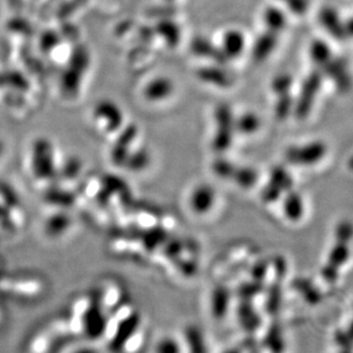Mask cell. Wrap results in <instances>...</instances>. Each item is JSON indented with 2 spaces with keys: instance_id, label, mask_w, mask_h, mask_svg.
I'll return each mask as SVG.
<instances>
[{
  "instance_id": "37",
  "label": "cell",
  "mask_w": 353,
  "mask_h": 353,
  "mask_svg": "<svg viewBox=\"0 0 353 353\" xmlns=\"http://www.w3.org/2000/svg\"><path fill=\"white\" fill-rule=\"evenodd\" d=\"M296 289L302 293V295L304 296V299L308 302L312 303V304L319 302L320 299H321L320 293L313 287L312 284L310 282H306V280L299 279V280L296 282Z\"/></svg>"
},
{
  "instance_id": "43",
  "label": "cell",
  "mask_w": 353,
  "mask_h": 353,
  "mask_svg": "<svg viewBox=\"0 0 353 353\" xmlns=\"http://www.w3.org/2000/svg\"><path fill=\"white\" fill-rule=\"evenodd\" d=\"M269 264L265 261H260L251 269V278L256 282H263L268 273Z\"/></svg>"
},
{
  "instance_id": "41",
  "label": "cell",
  "mask_w": 353,
  "mask_h": 353,
  "mask_svg": "<svg viewBox=\"0 0 353 353\" xmlns=\"http://www.w3.org/2000/svg\"><path fill=\"white\" fill-rule=\"evenodd\" d=\"M183 251V244L179 240H170L168 244H166V247L163 249V254L166 255L167 258L170 260H177L180 256L181 253Z\"/></svg>"
},
{
  "instance_id": "48",
  "label": "cell",
  "mask_w": 353,
  "mask_h": 353,
  "mask_svg": "<svg viewBox=\"0 0 353 353\" xmlns=\"http://www.w3.org/2000/svg\"><path fill=\"white\" fill-rule=\"evenodd\" d=\"M166 1H168V3H172V1H174V0H166Z\"/></svg>"
},
{
  "instance_id": "23",
  "label": "cell",
  "mask_w": 353,
  "mask_h": 353,
  "mask_svg": "<svg viewBox=\"0 0 353 353\" xmlns=\"http://www.w3.org/2000/svg\"><path fill=\"white\" fill-rule=\"evenodd\" d=\"M155 34L163 38L167 46L170 48L176 47L181 41V27L176 22L170 19H161L157 22L153 27Z\"/></svg>"
},
{
  "instance_id": "14",
  "label": "cell",
  "mask_w": 353,
  "mask_h": 353,
  "mask_svg": "<svg viewBox=\"0 0 353 353\" xmlns=\"http://www.w3.org/2000/svg\"><path fill=\"white\" fill-rule=\"evenodd\" d=\"M318 20L320 25L337 41H343L348 37L345 23L341 20L340 14L333 7H323L318 14Z\"/></svg>"
},
{
  "instance_id": "31",
  "label": "cell",
  "mask_w": 353,
  "mask_h": 353,
  "mask_svg": "<svg viewBox=\"0 0 353 353\" xmlns=\"http://www.w3.org/2000/svg\"><path fill=\"white\" fill-rule=\"evenodd\" d=\"M150 165V155L146 149L130 151L129 156L126 159L125 165L127 170L130 172H142Z\"/></svg>"
},
{
  "instance_id": "29",
  "label": "cell",
  "mask_w": 353,
  "mask_h": 353,
  "mask_svg": "<svg viewBox=\"0 0 353 353\" xmlns=\"http://www.w3.org/2000/svg\"><path fill=\"white\" fill-rule=\"evenodd\" d=\"M260 127H261V120L255 113H242L239 118L235 119V129L242 135H251L258 132Z\"/></svg>"
},
{
  "instance_id": "6",
  "label": "cell",
  "mask_w": 353,
  "mask_h": 353,
  "mask_svg": "<svg viewBox=\"0 0 353 353\" xmlns=\"http://www.w3.org/2000/svg\"><path fill=\"white\" fill-rule=\"evenodd\" d=\"M327 146L321 141H313L303 146H292L286 150V160L294 166H313L326 156Z\"/></svg>"
},
{
  "instance_id": "40",
  "label": "cell",
  "mask_w": 353,
  "mask_h": 353,
  "mask_svg": "<svg viewBox=\"0 0 353 353\" xmlns=\"http://www.w3.org/2000/svg\"><path fill=\"white\" fill-rule=\"evenodd\" d=\"M293 14L303 15L309 10L310 0H280Z\"/></svg>"
},
{
  "instance_id": "39",
  "label": "cell",
  "mask_w": 353,
  "mask_h": 353,
  "mask_svg": "<svg viewBox=\"0 0 353 353\" xmlns=\"http://www.w3.org/2000/svg\"><path fill=\"white\" fill-rule=\"evenodd\" d=\"M266 343L272 350L282 351L284 349V341H282V330L277 326L270 328L266 335Z\"/></svg>"
},
{
  "instance_id": "18",
  "label": "cell",
  "mask_w": 353,
  "mask_h": 353,
  "mask_svg": "<svg viewBox=\"0 0 353 353\" xmlns=\"http://www.w3.org/2000/svg\"><path fill=\"white\" fill-rule=\"evenodd\" d=\"M277 34H278L268 30L258 36L251 49V58L255 62L261 63L265 58H269V55L271 54L272 52L275 51L278 43Z\"/></svg>"
},
{
  "instance_id": "45",
  "label": "cell",
  "mask_w": 353,
  "mask_h": 353,
  "mask_svg": "<svg viewBox=\"0 0 353 353\" xmlns=\"http://www.w3.org/2000/svg\"><path fill=\"white\" fill-rule=\"evenodd\" d=\"M349 335L350 334H345L343 330H337L335 337H334L337 345L345 351H351V339Z\"/></svg>"
},
{
  "instance_id": "25",
  "label": "cell",
  "mask_w": 353,
  "mask_h": 353,
  "mask_svg": "<svg viewBox=\"0 0 353 353\" xmlns=\"http://www.w3.org/2000/svg\"><path fill=\"white\" fill-rule=\"evenodd\" d=\"M263 21H264L268 30L272 31L275 34L282 32L285 29L286 25H287L286 14L279 7H266L264 10V13H263Z\"/></svg>"
},
{
  "instance_id": "32",
  "label": "cell",
  "mask_w": 353,
  "mask_h": 353,
  "mask_svg": "<svg viewBox=\"0 0 353 353\" xmlns=\"http://www.w3.org/2000/svg\"><path fill=\"white\" fill-rule=\"evenodd\" d=\"M278 96L275 102V113L279 120H286L289 115L294 111V103L295 100L293 99L291 93H286Z\"/></svg>"
},
{
  "instance_id": "42",
  "label": "cell",
  "mask_w": 353,
  "mask_h": 353,
  "mask_svg": "<svg viewBox=\"0 0 353 353\" xmlns=\"http://www.w3.org/2000/svg\"><path fill=\"white\" fill-rule=\"evenodd\" d=\"M352 227L349 221H342L337 228V240L344 241L350 244Z\"/></svg>"
},
{
  "instance_id": "16",
  "label": "cell",
  "mask_w": 353,
  "mask_h": 353,
  "mask_svg": "<svg viewBox=\"0 0 353 353\" xmlns=\"http://www.w3.org/2000/svg\"><path fill=\"white\" fill-rule=\"evenodd\" d=\"M197 76L199 80L218 86L221 89H228L234 84V77L227 70L218 65H207L198 69Z\"/></svg>"
},
{
  "instance_id": "21",
  "label": "cell",
  "mask_w": 353,
  "mask_h": 353,
  "mask_svg": "<svg viewBox=\"0 0 353 353\" xmlns=\"http://www.w3.org/2000/svg\"><path fill=\"white\" fill-rule=\"evenodd\" d=\"M244 46H246V39L241 31L235 30V29L227 31L222 38L221 49L228 60L239 58L244 52Z\"/></svg>"
},
{
  "instance_id": "2",
  "label": "cell",
  "mask_w": 353,
  "mask_h": 353,
  "mask_svg": "<svg viewBox=\"0 0 353 353\" xmlns=\"http://www.w3.org/2000/svg\"><path fill=\"white\" fill-rule=\"evenodd\" d=\"M44 292V282L34 275H0V293L16 296L20 299H32L41 296Z\"/></svg>"
},
{
  "instance_id": "12",
  "label": "cell",
  "mask_w": 353,
  "mask_h": 353,
  "mask_svg": "<svg viewBox=\"0 0 353 353\" xmlns=\"http://www.w3.org/2000/svg\"><path fill=\"white\" fill-rule=\"evenodd\" d=\"M320 70L323 75H326L333 80L340 92L345 93L350 89V75L348 72L347 62L344 58H334L333 56L323 67H320Z\"/></svg>"
},
{
  "instance_id": "27",
  "label": "cell",
  "mask_w": 353,
  "mask_h": 353,
  "mask_svg": "<svg viewBox=\"0 0 353 353\" xmlns=\"http://www.w3.org/2000/svg\"><path fill=\"white\" fill-rule=\"evenodd\" d=\"M230 181L235 182L237 185L244 189H251L258 184V173L251 167L236 165L235 172L232 174Z\"/></svg>"
},
{
  "instance_id": "19",
  "label": "cell",
  "mask_w": 353,
  "mask_h": 353,
  "mask_svg": "<svg viewBox=\"0 0 353 353\" xmlns=\"http://www.w3.org/2000/svg\"><path fill=\"white\" fill-rule=\"evenodd\" d=\"M174 92L173 82L166 77L153 79L146 86L144 96L148 101L159 102L168 99Z\"/></svg>"
},
{
  "instance_id": "11",
  "label": "cell",
  "mask_w": 353,
  "mask_h": 353,
  "mask_svg": "<svg viewBox=\"0 0 353 353\" xmlns=\"http://www.w3.org/2000/svg\"><path fill=\"white\" fill-rule=\"evenodd\" d=\"M141 318L137 313H130L117 325L115 335L110 340L109 347L111 350L120 351L128 341L134 337V334L139 330Z\"/></svg>"
},
{
  "instance_id": "3",
  "label": "cell",
  "mask_w": 353,
  "mask_h": 353,
  "mask_svg": "<svg viewBox=\"0 0 353 353\" xmlns=\"http://www.w3.org/2000/svg\"><path fill=\"white\" fill-rule=\"evenodd\" d=\"M215 129L214 137L212 141V146L215 152L223 153L230 149L235 134V117L228 104L221 103L215 108L214 113Z\"/></svg>"
},
{
  "instance_id": "24",
  "label": "cell",
  "mask_w": 353,
  "mask_h": 353,
  "mask_svg": "<svg viewBox=\"0 0 353 353\" xmlns=\"http://www.w3.org/2000/svg\"><path fill=\"white\" fill-rule=\"evenodd\" d=\"M230 301H231V293L230 289L225 286H218L213 291L211 299L212 315L215 319H223L229 308H230Z\"/></svg>"
},
{
  "instance_id": "47",
  "label": "cell",
  "mask_w": 353,
  "mask_h": 353,
  "mask_svg": "<svg viewBox=\"0 0 353 353\" xmlns=\"http://www.w3.org/2000/svg\"><path fill=\"white\" fill-rule=\"evenodd\" d=\"M1 153H3V144L0 143V155H1Z\"/></svg>"
},
{
  "instance_id": "8",
  "label": "cell",
  "mask_w": 353,
  "mask_h": 353,
  "mask_svg": "<svg viewBox=\"0 0 353 353\" xmlns=\"http://www.w3.org/2000/svg\"><path fill=\"white\" fill-rule=\"evenodd\" d=\"M350 258L349 242L337 240L330 249L326 264L321 269V277L328 284H334L339 279L340 270Z\"/></svg>"
},
{
  "instance_id": "38",
  "label": "cell",
  "mask_w": 353,
  "mask_h": 353,
  "mask_svg": "<svg viewBox=\"0 0 353 353\" xmlns=\"http://www.w3.org/2000/svg\"><path fill=\"white\" fill-rule=\"evenodd\" d=\"M166 232L161 229H151L144 235V244L148 249H155L166 240Z\"/></svg>"
},
{
  "instance_id": "30",
  "label": "cell",
  "mask_w": 353,
  "mask_h": 353,
  "mask_svg": "<svg viewBox=\"0 0 353 353\" xmlns=\"http://www.w3.org/2000/svg\"><path fill=\"white\" fill-rule=\"evenodd\" d=\"M310 56L312 58V61L319 67H323L326 62L330 61L333 58V52L330 45L326 41L321 39H316L312 41V44L310 46Z\"/></svg>"
},
{
  "instance_id": "5",
  "label": "cell",
  "mask_w": 353,
  "mask_h": 353,
  "mask_svg": "<svg viewBox=\"0 0 353 353\" xmlns=\"http://www.w3.org/2000/svg\"><path fill=\"white\" fill-rule=\"evenodd\" d=\"M95 299L87 303L82 311L73 312L80 316L82 333H85L92 340L103 337L108 327L106 313L103 311L102 299L100 297Z\"/></svg>"
},
{
  "instance_id": "22",
  "label": "cell",
  "mask_w": 353,
  "mask_h": 353,
  "mask_svg": "<svg viewBox=\"0 0 353 353\" xmlns=\"http://www.w3.org/2000/svg\"><path fill=\"white\" fill-rule=\"evenodd\" d=\"M238 320L240 326L247 332H255L261 326V317L256 312L251 301L240 299L237 309Z\"/></svg>"
},
{
  "instance_id": "26",
  "label": "cell",
  "mask_w": 353,
  "mask_h": 353,
  "mask_svg": "<svg viewBox=\"0 0 353 353\" xmlns=\"http://www.w3.org/2000/svg\"><path fill=\"white\" fill-rule=\"evenodd\" d=\"M71 227V218L65 212L52 215L46 222V232L51 237H60Z\"/></svg>"
},
{
  "instance_id": "13",
  "label": "cell",
  "mask_w": 353,
  "mask_h": 353,
  "mask_svg": "<svg viewBox=\"0 0 353 353\" xmlns=\"http://www.w3.org/2000/svg\"><path fill=\"white\" fill-rule=\"evenodd\" d=\"M275 280L269 289L266 297V311L270 315H277L282 306V280L286 275V261L282 258L275 260Z\"/></svg>"
},
{
  "instance_id": "15",
  "label": "cell",
  "mask_w": 353,
  "mask_h": 353,
  "mask_svg": "<svg viewBox=\"0 0 353 353\" xmlns=\"http://www.w3.org/2000/svg\"><path fill=\"white\" fill-rule=\"evenodd\" d=\"M215 201H216V194L214 189L207 184H201L191 194V209L198 215L206 214L214 207Z\"/></svg>"
},
{
  "instance_id": "4",
  "label": "cell",
  "mask_w": 353,
  "mask_h": 353,
  "mask_svg": "<svg viewBox=\"0 0 353 353\" xmlns=\"http://www.w3.org/2000/svg\"><path fill=\"white\" fill-rule=\"evenodd\" d=\"M323 73L320 69L313 70L310 72L308 77L304 79L302 86H301V92H299V98L294 103V111L296 118L299 120L309 117L311 110H312L313 104L316 101L317 95L319 93L321 86H323Z\"/></svg>"
},
{
  "instance_id": "1",
  "label": "cell",
  "mask_w": 353,
  "mask_h": 353,
  "mask_svg": "<svg viewBox=\"0 0 353 353\" xmlns=\"http://www.w3.org/2000/svg\"><path fill=\"white\" fill-rule=\"evenodd\" d=\"M30 163L34 181L43 187H49L58 175L54 148L49 141L41 139L34 142L31 151Z\"/></svg>"
},
{
  "instance_id": "17",
  "label": "cell",
  "mask_w": 353,
  "mask_h": 353,
  "mask_svg": "<svg viewBox=\"0 0 353 353\" xmlns=\"http://www.w3.org/2000/svg\"><path fill=\"white\" fill-rule=\"evenodd\" d=\"M190 49L194 55L201 58H209L218 65H225L228 61L221 47L215 46L209 39L205 37H196L191 41Z\"/></svg>"
},
{
  "instance_id": "20",
  "label": "cell",
  "mask_w": 353,
  "mask_h": 353,
  "mask_svg": "<svg viewBox=\"0 0 353 353\" xmlns=\"http://www.w3.org/2000/svg\"><path fill=\"white\" fill-rule=\"evenodd\" d=\"M282 211L288 221L294 222V223L301 221L304 216V212H306L302 196L293 189L287 191L284 203H282Z\"/></svg>"
},
{
  "instance_id": "7",
  "label": "cell",
  "mask_w": 353,
  "mask_h": 353,
  "mask_svg": "<svg viewBox=\"0 0 353 353\" xmlns=\"http://www.w3.org/2000/svg\"><path fill=\"white\" fill-rule=\"evenodd\" d=\"M292 176L282 166H277L271 170L268 183L265 184L261 192L262 201L265 204H273L280 199L282 194L293 189Z\"/></svg>"
},
{
  "instance_id": "10",
  "label": "cell",
  "mask_w": 353,
  "mask_h": 353,
  "mask_svg": "<svg viewBox=\"0 0 353 353\" xmlns=\"http://www.w3.org/2000/svg\"><path fill=\"white\" fill-rule=\"evenodd\" d=\"M137 133H139L137 126L130 124L119 134L116 142L113 143L111 153H110L113 165H116L118 167H124L126 159H127V157L130 153L133 142L137 137Z\"/></svg>"
},
{
  "instance_id": "34",
  "label": "cell",
  "mask_w": 353,
  "mask_h": 353,
  "mask_svg": "<svg viewBox=\"0 0 353 353\" xmlns=\"http://www.w3.org/2000/svg\"><path fill=\"white\" fill-rule=\"evenodd\" d=\"M293 80L292 76L289 73H279L275 76V78L272 79L271 89L277 95H282V94H286V93H291L292 89Z\"/></svg>"
},
{
  "instance_id": "44",
  "label": "cell",
  "mask_w": 353,
  "mask_h": 353,
  "mask_svg": "<svg viewBox=\"0 0 353 353\" xmlns=\"http://www.w3.org/2000/svg\"><path fill=\"white\" fill-rule=\"evenodd\" d=\"M157 351L160 353H176L180 351V347L172 339H163L157 345Z\"/></svg>"
},
{
  "instance_id": "36",
  "label": "cell",
  "mask_w": 353,
  "mask_h": 353,
  "mask_svg": "<svg viewBox=\"0 0 353 353\" xmlns=\"http://www.w3.org/2000/svg\"><path fill=\"white\" fill-rule=\"evenodd\" d=\"M185 339H187V345L190 347L192 352H204L206 350L203 335L196 327H187Z\"/></svg>"
},
{
  "instance_id": "35",
  "label": "cell",
  "mask_w": 353,
  "mask_h": 353,
  "mask_svg": "<svg viewBox=\"0 0 353 353\" xmlns=\"http://www.w3.org/2000/svg\"><path fill=\"white\" fill-rule=\"evenodd\" d=\"M263 289V284L256 280H251L249 282H244L242 285L239 286L237 289V294L240 299H248L251 301L255 296L258 295Z\"/></svg>"
},
{
  "instance_id": "33",
  "label": "cell",
  "mask_w": 353,
  "mask_h": 353,
  "mask_svg": "<svg viewBox=\"0 0 353 353\" xmlns=\"http://www.w3.org/2000/svg\"><path fill=\"white\" fill-rule=\"evenodd\" d=\"M235 168L236 163H231L230 160L223 159V158L214 160V163H212L213 173L223 180H231Z\"/></svg>"
},
{
  "instance_id": "46",
  "label": "cell",
  "mask_w": 353,
  "mask_h": 353,
  "mask_svg": "<svg viewBox=\"0 0 353 353\" xmlns=\"http://www.w3.org/2000/svg\"><path fill=\"white\" fill-rule=\"evenodd\" d=\"M155 30H153L151 27H139V36L143 41H150L152 39L153 36H155Z\"/></svg>"
},
{
  "instance_id": "9",
  "label": "cell",
  "mask_w": 353,
  "mask_h": 353,
  "mask_svg": "<svg viewBox=\"0 0 353 353\" xmlns=\"http://www.w3.org/2000/svg\"><path fill=\"white\" fill-rule=\"evenodd\" d=\"M94 118L103 122V128L108 133L118 132L124 124V115L116 103L110 100L100 101L94 108Z\"/></svg>"
},
{
  "instance_id": "28",
  "label": "cell",
  "mask_w": 353,
  "mask_h": 353,
  "mask_svg": "<svg viewBox=\"0 0 353 353\" xmlns=\"http://www.w3.org/2000/svg\"><path fill=\"white\" fill-rule=\"evenodd\" d=\"M82 170V163L78 159H69L60 167L56 179L61 180L62 187L68 189L69 184L79 176Z\"/></svg>"
}]
</instances>
